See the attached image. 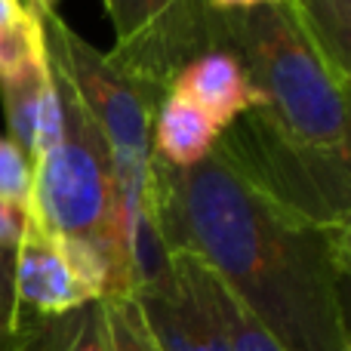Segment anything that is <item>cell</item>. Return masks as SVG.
Returning <instances> with one entry per match:
<instances>
[{
	"instance_id": "obj_1",
	"label": "cell",
	"mask_w": 351,
	"mask_h": 351,
	"mask_svg": "<svg viewBox=\"0 0 351 351\" xmlns=\"http://www.w3.org/2000/svg\"><path fill=\"white\" fill-rule=\"evenodd\" d=\"M152 222L160 253H188L284 351H351V225L287 210L219 152L191 170L154 158Z\"/></svg>"
},
{
	"instance_id": "obj_2",
	"label": "cell",
	"mask_w": 351,
	"mask_h": 351,
	"mask_svg": "<svg viewBox=\"0 0 351 351\" xmlns=\"http://www.w3.org/2000/svg\"><path fill=\"white\" fill-rule=\"evenodd\" d=\"M40 22L56 77L77 96V102L84 105V111L96 123V130L102 133L111 152L130 243L136 250L139 278L145 280L167 262L158 247L152 222V123L160 99L152 96L136 80H130L123 71H117L108 53L96 49L86 37H80L59 16V10L43 12Z\"/></svg>"
},
{
	"instance_id": "obj_3",
	"label": "cell",
	"mask_w": 351,
	"mask_h": 351,
	"mask_svg": "<svg viewBox=\"0 0 351 351\" xmlns=\"http://www.w3.org/2000/svg\"><path fill=\"white\" fill-rule=\"evenodd\" d=\"M56 84L62 96V133L34 164V206L28 219L62 241L90 250L108 271V299L133 296L142 278L117 194L111 152L77 96L59 77Z\"/></svg>"
},
{
	"instance_id": "obj_4",
	"label": "cell",
	"mask_w": 351,
	"mask_h": 351,
	"mask_svg": "<svg viewBox=\"0 0 351 351\" xmlns=\"http://www.w3.org/2000/svg\"><path fill=\"white\" fill-rule=\"evenodd\" d=\"M213 49H228L265 99V114L317 152H348V90L280 3L213 12Z\"/></svg>"
},
{
	"instance_id": "obj_5",
	"label": "cell",
	"mask_w": 351,
	"mask_h": 351,
	"mask_svg": "<svg viewBox=\"0 0 351 351\" xmlns=\"http://www.w3.org/2000/svg\"><path fill=\"white\" fill-rule=\"evenodd\" d=\"M216 152L262 194L315 222L351 225V154L317 152L290 139L265 108L222 130Z\"/></svg>"
},
{
	"instance_id": "obj_6",
	"label": "cell",
	"mask_w": 351,
	"mask_h": 351,
	"mask_svg": "<svg viewBox=\"0 0 351 351\" xmlns=\"http://www.w3.org/2000/svg\"><path fill=\"white\" fill-rule=\"evenodd\" d=\"M105 16L114 28L111 65L158 99L194 56L213 49V12L204 0H108Z\"/></svg>"
},
{
	"instance_id": "obj_7",
	"label": "cell",
	"mask_w": 351,
	"mask_h": 351,
	"mask_svg": "<svg viewBox=\"0 0 351 351\" xmlns=\"http://www.w3.org/2000/svg\"><path fill=\"white\" fill-rule=\"evenodd\" d=\"M12 287L25 330L102 302L111 293L108 271L90 250L62 241L34 219H25V231L12 250Z\"/></svg>"
},
{
	"instance_id": "obj_8",
	"label": "cell",
	"mask_w": 351,
	"mask_h": 351,
	"mask_svg": "<svg viewBox=\"0 0 351 351\" xmlns=\"http://www.w3.org/2000/svg\"><path fill=\"white\" fill-rule=\"evenodd\" d=\"M167 265L133 293L160 351H231L200 287L197 262L167 253Z\"/></svg>"
},
{
	"instance_id": "obj_9",
	"label": "cell",
	"mask_w": 351,
	"mask_h": 351,
	"mask_svg": "<svg viewBox=\"0 0 351 351\" xmlns=\"http://www.w3.org/2000/svg\"><path fill=\"white\" fill-rule=\"evenodd\" d=\"M0 105L10 139L28 154L31 167L56 145L62 133V96L49 56L10 80H0Z\"/></svg>"
},
{
	"instance_id": "obj_10",
	"label": "cell",
	"mask_w": 351,
	"mask_h": 351,
	"mask_svg": "<svg viewBox=\"0 0 351 351\" xmlns=\"http://www.w3.org/2000/svg\"><path fill=\"white\" fill-rule=\"evenodd\" d=\"M170 93L197 105L219 130H228L247 111L265 108V99L250 84L243 65L228 49H206L176 74Z\"/></svg>"
},
{
	"instance_id": "obj_11",
	"label": "cell",
	"mask_w": 351,
	"mask_h": 351,
	"mask_svg": "<svg viewBox=\"0 0 351 351\" xmlns=\"http://www.w3.org/2000/svg\"><path fill=\"white\" fill-rule=\"evenodd\" d=\"M222 130L188 99L167 93L154 111L152 148L160 164L173 170H191L204 164L219 145Z\"/></svg>"
},
{
	"instance_id": "obj_12",
	"label": "cell",
	"mask_w": 351,
	"mask_h": 351,
	"mask_svg": "<svg viewBox=\"0 0 351 351\" xmlns=\"http://www.w3.org/2000/svg\"><path fill=\"white\" fill-rule=\"evenodd\" d=\"M324 65L348 90L351 80V0H293L287 6Z\"/></svg>"
},
{
	"instance_id": "obj_13",
	"label": "cell",
	"mask_w": 351,
	"mask_h": 351,
	"mask_svg": "<svg viewBox=\"0 0 351 351\" xmlns=\"http://www.w3.org/2000/svg\"><path fill=\"white\" fill-rule=\"evenodd\" d=\"M19 351H111L102 302L40 321L25 333Z\"/></svg>"
},
{
	"instance_id": "obj_14",
	"label": "cell",
	"mask_w": 351,
	"mask_h": 351,
	"mask_svg": "<svg viewBox=\"0 0 351 351\" xmlns=\"http://www.w3.org/2000/svg\"><path fill=\"white\" fill-rule=\"evenodd\" d=\"M47 59L43 22L25 0H0V80Z\"/></svg>"
},
{
	"instance_id": "obj_15",
	"label": "cell",
	"mask_w": 351,
	"mask_h": 351,
	"mask_svg": "<svg viewBox=\"0 0 351 351\" xmlns=\"http://www.w3.org/2000/svg\"><path fill=\"white\" fill-rule=\"evenodd\" d=\"M197 271H200V287H204V293H206V302H210V308H213V315H216L219 327H222V336L231 351H284L274 342V336L268 333L200 262H197Z\"/></svg>"
},
{
	"instance_id": "obj_16",
	"label": "cell",
	"mask_w": 351,
	"mask_h": 351,
	"mask_svg": "<svg viewBox=\"0 0 351 351\" xmlns=\"http://www.w3.org/2000/svg\"><path fill=\"white\" fill-rule=\"evenodd\" d=\"M105 324H108L111 351H160L148 330L136 296H111L102 299Z\"/></svg>"
},
{
	"instance_id": "obj_17",
	"label": "cell",
	"mask_w": 351,
	"mask_h": 351,
	"mask_svg": "<svg viewBox=\"0 0 351 351\" xmlns=\"http://www.w3.org/2000/svg\"><path fill=\"white\" fill-rule=\"evenodd\" d=\"M0 200L25 219L34 206V167L10 136H0Z\"/></svg>"
},
{
	"instance_id": "obj_18",
	"label": "cell",
	"mask_w": 351,
	"mask_h": 351,
	"mask_svg": "<svg viewBox=\"0 0 351 351\" xmlns=\"http://www.w3.org/2000/svg\"><path fill=\"white\" fill-rule=\"evenodd\" d=\"M12 250L0 247V351H19L28 333L12 287Z\"/></svg>"
},
{
	"instance_id": "obj_19",
	"label": "cell",
	"mask_w": 351,
	"mask_h": 351,
	"mask_svg": "<svg viewBox=\"0 0 351 351\" xmlns=\"http://www.w3.org/2000/svg\"><path fill=\"white\" fill-rule=\"evenodd\" d=\"M22 231H25V216L0 200V247L12 250L19 243V237H22Z\"/></svg>"
},
{
	"instance_id": "obj_20",
	"label": "cell",
	"mask_w": 351,
	"mask_h": 351,
	"mask_svg": "<svg viewBox=\"0 0 351 351\" xmlns=\"http://www.w3.org/2000/svg\"><path fill=\"white\" fill-rule=\"evenodd\" d=\"M210 12H247V10H259V6H290L293 0H204Z\"/></svg>"
},
{
	"instance_id": "obj_21",
	"label": "cell",
	"mask_w": 351,
	"mask_h": 351,
	"mask_svg": "<svg viewBox=\"0 0 351 351\" xmlns=\"http://www.w3.org/2000/svg\"><path fill=\"white\" fill-rule=\"evenodd\" d=\"M25 3H28L31 10L37 12V16H43V12H53V10H59V0H25ZM102 10H108V0H102Z\"/></svg>"
},
{
	"instance_id": "obj_22",
	"label": "cell",
	"mask_w": 351,
	"mask_h": 351,
	"mask_svg": "<svg viewBox=\"0 0 351 351\" xmlns=\"http://www.w3.org/2000/svg\"><path fill=\"white\" fill-rule=\"evenodd\" d=\"M290 6H293V3H290Z\"/></svg>"
}]
</instances>
